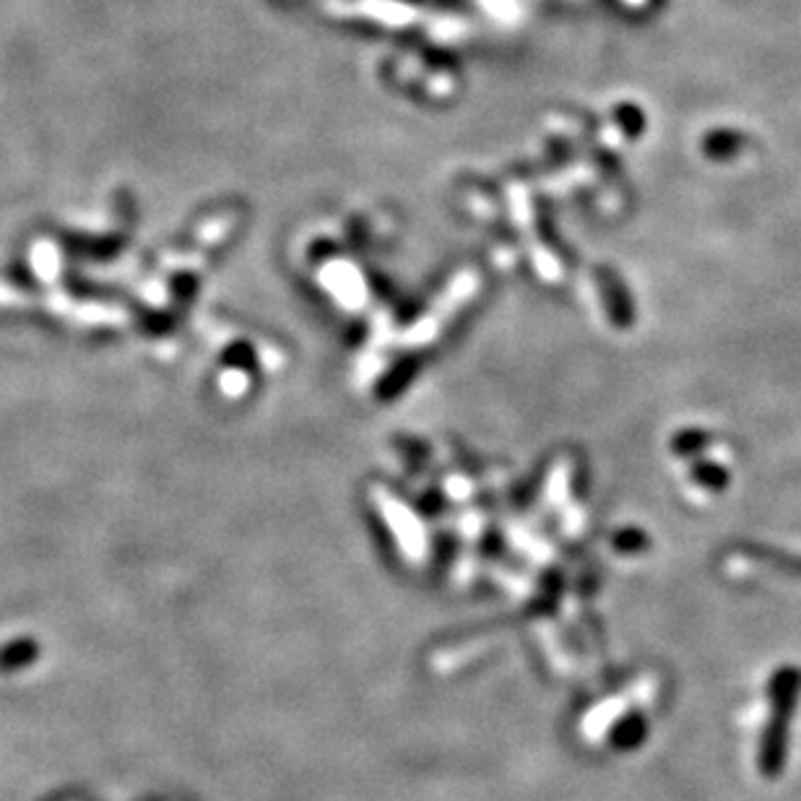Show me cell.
<instances>
[{"mask_svg":"<svg viewBox=\"0 0 801 801\" xmlns=\"http://www.w3.org/2000/svg\"><path fill=\"white\" fill-rule=\"evenodd\" d=\"M37 656H39V645L35 643V640H29V638L13 640V643L0 649V671L13 674V671L24 669V666L35 664Z\"/></svg>","mask_w":801,"mask_h":801,"instance_id":"1","label":"cell"}]
</instances>
